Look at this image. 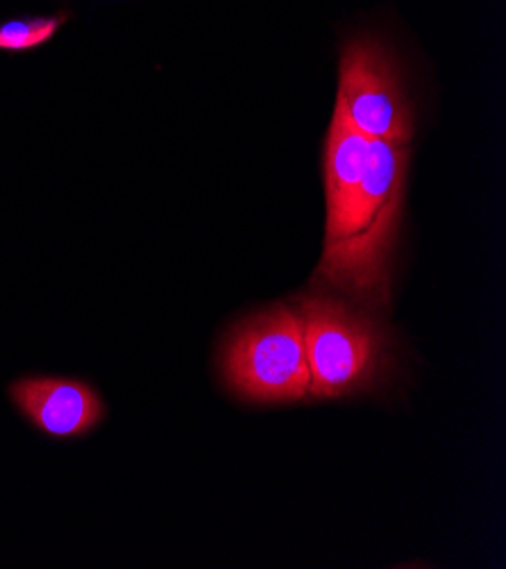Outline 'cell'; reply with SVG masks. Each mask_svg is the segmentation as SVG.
Wrapping results in <instances>:
<instances>
[{
	"label": "cell",
	"mask_w": 506,
	"mask_h": 569,
	"mask_svg": "<svg viewBox=\"0 0 506 569\" xmlns=\"http://www.w3.org/2000/svg\"><path fill=\"white\" fill-rule=\"evenodd\" d=\"M409 146L368 139L366 204L353 237L323 254L316 281L359 305H386L390 291V261L398 246L405 207Z\"/></svg>",
	"instance_id": "1"
},
{
	"label": "cell",
	"mask_w": 506,
	"mask_h": 569,
	"mask_svg": "<svg viewBox=\"0 0 506 569\" xmlns=\"http://www.w3.org/2000/svg\"><path fill=\"white\" fill-rule=\"evenodd\" d=\"M311 400H339L375 388L390 366L386 329L366 311L325 293L298 298Z\"/></svg>",
	"instance_id": "2"
},
{
	"label": "cell",
	"mask_w": 506,
	"mask_h": 569,
	"mask_svg": "<svg viewBox=\"0 0 506 569\" xmlns=\"http://www.w3.org/2000/svg\"><path fill=\"white\" fill-rule=\"evenodd\" d=\"M222 377L246 402L291 405L309 400L311 375L296 309L279 305L237 325L222 350Z\"/></svg>",
	"instance_id": "3"
},
{
	"label": "cell",
	"mask_w": 506,
	"mask_h": 569,
	"mask_svg": "<svg viewBox=\"0 0 506 569\" xmlns=\"http://www.w3.org/2000/svg\"><path fill=\"white\" fill-rule=\"evenodd\" d=\"M336 109L368 139L409 146L414 109L398 57L375 37L346 41Z\"/></svg>",
	"instance_id": "4"
},
{
	"label": "cell",
	"mask_w": 506,
	"mask_h": 569,
	"mask_svg": "<svg viewBox=\"0 0 506 569\" xmlns=\"http://www.w3.org/2000/svg\"><path fill=\"white\" fill-rule=\"evenodd\" d=\"M17 413L43 438L80 440L107 418V405L91 381L58 375H26L8 386Z\"/></svg>",
	"instance_id": "5"
},
{
	"label": "cell",
	"mask_w": 506,
	"mask_h": 569,
	"mask_svg": "<svg viewBox=\"0 0 506 569\" xmlns=\"http://www.w3.org/2000/svg\"><path fill=\"white\" fill-rule=\"evenodd\" d=\"M366 152L368 137L361 134L341 109H334V119L325 141V250L341 248L355 232L366 202Z\"/></svg>",
	"instance_id": "6"
},
{
	"label": "cell",
	"mask_w": 506,
	"mask_h": 569,
	"mask_svg": "<svg viewBox=\"0 0 506 569\" xmlns=\"http://www.w3.org/2000/svg\"><path fill=\"white\" fill-rule=\"evenodd\" d=\"M65 26V17H32L14 19L0 26V50L26 52L48 43Z\"/></svg>",
	"instance_id": "7"
}]
</instances>
